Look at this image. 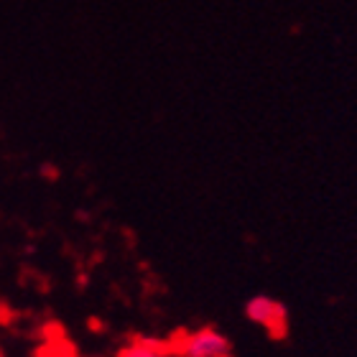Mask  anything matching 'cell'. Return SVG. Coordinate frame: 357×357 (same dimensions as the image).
Masks as SVG:
<instances>
[{"instance_id":"1","label":"cell","mask_w":357,"mask_h":357,"mask_svg":"<svg viewBox=\"0 0 357 357\" xmlns=\"http://www.w3.org/2000/svg\"><path fill=\"white\" fill-rule=\"evenodd\" d=\"M169 350L174 357H230L232 344L220 329L199 327L181 335Z\"/></svg>"},{"instance_id":"2","label":"cell","mask_w":357,"mask_h":357,"mask_svg":"<svg viewBox=\"0 0 357 357\" xmlns=\"http://www.w3.org/2000/svg\"><path fill=\"white\" fill-rule=\"evenodd\" d=\"M245 317H248V321H253L258 327L273 332L275 337L283 335V329H286V309H283V304H278V301L271 296H263V294L248 301Z\"/></svg>"},{"instance_id":"3","label":"cell","mask_w":357,"mask_h":357,"mask_svg":"<svg viewBox=\"0 0 357 357\" xmlns=\"http://www.w3.org/2000/svg\"><path fill=\"white\" fill-rule=\"evenodd\" d=\"M115 357H174V352L166 344L153 342V340H130L120 347Z\"/></svg>"}]
</instances>
